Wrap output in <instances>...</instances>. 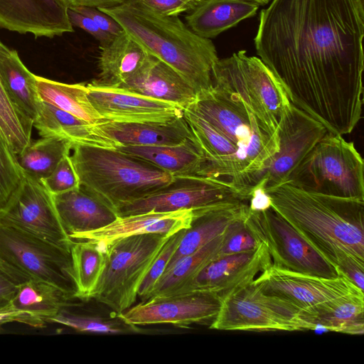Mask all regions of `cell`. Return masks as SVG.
Segmentation results:
<instances>
[{"label":"cell","instance_id":"d6a6232c","mask_svg":"<svg viewBox=\"0 0 364 364\" xmlns=\"http://www.w3.org/2000/svg\"><path fill=\"white\" fill-rule=\"evenodd\" d=\"M73 299L70 294L49 283L28 279L18 285L10 309L26 312L48 322Z\"/></svg>","mask_w":364,"mask_h":364},{"label":"cell","instance_id":"cb8c5ba5","mask_svg":"<svg viewBox=\"0 0 364 364\" xmlns=\"http://www.w3.org/2000/svg\"><path fill=\"white\" fill-rule=\"evenodd\" d=\"M33 126L41 137H60L74 144L117 149L119 144L97 124L83 121L55 106L41 100Z\"/></svg>","mask_w":364,"mask_h":364},{"label":"cell","instance_id":"7bdbcfd3","mask_svg":"<svg viewBox=\"0 0 364 364\" xmlns=\"http://www.w3.org/2000/svg\"><path fill=\"white\" fill-rule=\"evenodd\" d=\"M151 11L162 16H178L190 11L198 2L195 0H134Z\"/></svg>","mask_w":364,"mask_h":364},{"label":"cell","instance_id":"603a6c76","mask_svg":"<svg viewBox=\"0 0 364 364\" xmlns=\"http://www.w3.org/2000/svg\"><path fill=\"white\" fill-rule=\"evenodd\" d=\"M248 208V201H238L195 212L191 225L186 229L164 272L183 257L222 235L230 224L244 218Z\"/></svg>","mask_w":364,"mask_h":364},{"label":"cell","instance_id":"5b68a950","mask_svg":"<svg viewBox=\"0 0 364 364\" xmlns=\"http://www.w3.org/2000/svg\"><path fill=\"white\" fill-rule=\"evenodd\" d=\"M70 159L80 185L118 206L146 197L174 177L153 164L118 149L73 144Z\"/></svg>","mask_w":364,"mask_h":364},{"label":"cell","instance_id":"f6af8a7d","mask_svg":"<svg viewBox=\"0 0 364 364\" xmlns=\"http://www.w3.org/2000/svg\"><path fill=\"white\" fill-rule=\"evenodd\" d=\"M68 17L73 26L79 27L91 34L100 41V45L110 41L114 36L100 28L89 17L74 11L68 7Z\"/></svg>","mask_w":364,"mask_h":364},{"label":"cell","instance_id":"2e32d148","mask_svg":"<svg viewBox=\"0 0 364 364\" xmlns=\"http://www.w3.org/2000/svg\"><path fill=\"white\" fill-rule=\"evenodd\" d=\"M0 220L69 249L73 242L61 225L53 195L26 173Z\"/></svg>","mask_w":364,"mask_h":364},{"label":"cell","instance_id":"d4e9b609","mask_svg":"<svg viewBox=\"0 0 364 364\" xmlns=\"http://www.w3.org/2000/svg\"><path fill=\"white\" fill-rule=\"evenodd\" d=\"M259 6L250 0H200L186 20L193 33L210 39L255 16Z\"/></svg>","mask_w":364,"mask_h":364},{"label":"cell","instance_id":"11a10c76","mask_svg":"<svg viewBox=\"0 0 364 364\" xmlns=\"http://www.w3.org/2000/svg\"><path fill=\"white\" fill-rule=\"evenodd\" d=\"M363 1H364V0H363Z\"/></svg>","mask_w":364,"mask_h":364},{"label":"cell","instance_id":"f5cc1de1","mask_svg":"<svg viewBox=\"0 0 364 364\" xmlns=\"http://www.w3.org/2000/svg\"><path fill=\"white\" fill-rule=\"evenodd\" d=\"M2 324H0V329H1V326Z\"/></svg>","mask_w":364,"mask_h":364},{"label":"cell","instance_id":"7a4b0ae2","mask_svg":"<svg viewBox=\"0 0 364 364\" xmlns=\"http://www.w3.org/2000/svg\"><path fill=\"white\" fill-rule=\"evenodd\" d=\"M215 130L213 151L217 176L246 196L251 180L279 151L277 132L259 119L237 96L212 87L187 109Z\"/></svg>","mask_w":364,"mask_h":364},{"label":"cell","instance_id":"3957f363","mask_svg":"<svg viewBox=\"0 0 364 364\" xmlns=\"http://www.w3.org/2000/svg\"><path fill=\"white\" fill-rule=\"evenodd\" d=\"M265 191L271 207L333 266L346 253L364 259V200L307 191L289 182Z\"/></svg>","mask_w":364,"mask_h":364},{"label":"cell","instance_id":"8992f818","mask_svg":"<svg viewBox=\"0 0 364 364\" xmlns=\"http://www.w3.org/2000/svg\"><path fill=\"white\" fill-rule=\"evenodd\" d=\"M364 162L353 142L328 132L287 181L307 191L364 200Z\"/></svg>","mask_w":364,"mask_h":364},{"label":"cell","instance_id":"9a60e30c","mask_svg":"<svg viewBox=\"0 0 364 364\" xmlns=\"http://www.w3.org/2000/svg\"><path fill=\"white\" fill-rule=\"evenodd\" d=\"M220 307V300L215 294L191 291L151 296L118 316L132 326L169 323L186 328L193 323L210 324Z\"/></svg>","mask_w":364,"mask_h":364},{"label":"cell","instance_id":"d590c367","mask_svg":"<svg viewBox=\"0 0 364 364\" xmlns=\"http://www.w3.org/2000/svg\"><path fill=\"white\" fill-rule=\"evenodd\" d=\"M33 122L14 105L0 78V136L16 155L31 142Z\"/></svg>","mask_w":364,"mask_h":364},{"label":"cell","instance_id":"60d3db41","mask_svg":"<svg viewBox=\"0 0 364 364\" xmlns=\"http://www.w3.org/2000/svg\"><path fill=\"white\" fill-rule=\"evenodd\" d=\"M70 155L65 156L52 173L41 181L52 195L66 192L80 186Z\"/></svg>","mask_w":364,"mask_h":364},{"label":"cell","instance_id":"6da1fadb","mask_svg":"<svg viewBox=\"0 0 364 364\" xmlns=\"http://www.w3.org/2000/svg\"><path fill=\"white\" fill-rule=\"evenodd\" d=\"M364 1L272 0L254 38L290 102L333 134L361 118Z\"/></svg>","mask_w":364,"mask_h":364},{"label":"cell","instance_id":"83f0119b","mask_svg":"<svg viewBox=\"0 0 364 364\" xmlns=\"http://www.w3.org/2000/svg\"><path fill=\"white\" fill-rule=\"evenodd\" d=\"M118 149L144 159L174 178L195 176L203 158L191 137L181 144L161 146H119Z\"/></svg>","mask_w":364,"mask_h":364},{"label":"cell","instance_id":"4316f807","mask_svg":"<svg viewBox=\"0 0 364 364\" xmlns=\"http://www.w3.org/2000/svg\"><path fill=\"white\" fill-rule=\"evenodd\" d=\"M97 125L119 146L174 145L191 137L190 128L183 117L166 122L108 121Z\"/></svg>","mask_w":364,"mask_h":364},{"label":"cell","instance_id":"44dd1931","mask_svg":"<svg viewBox=\"0 0 364 364\" xmlns=\"http://www.w3.org/2000/svg\"><path fill=\"white\" fill-rule=\"evenodd\" d=\"M194 215L193 210H182L118 216L112 223L102 228L75 235L70 239L95 241L106 248L116 240L132 235L156 233L171 236L182 229L188 228Z\"/></svg>","mask_w":364,"mask_h":364},{"label":"cell","instance_id":"d6986e66","mask_svg":"<svg viewBox=\"0 0 364 364\" xmlns=\"http://www.w3.org/2000/svg\"><path fill=\"white\" fill-rule=\"evenodd\" d=\"M64 0H0V27L53 38L73 31Z\"/></svg>","mask_w":364,"mask_h":364},{"label":"cell","instance_id":"4dcf8cb0","mask_svg":"<svg viewBox=\"0 0 364 364\" xmlns=\"http://www.w3.org/2000/svg\"><path fill=\"white\" fill-rule=\"evenodd\" d=\"M36 84L41 100L92 124L108 122L91 104L87 85L67 84L38 75H36Z\"/></svg>","mask_w":364,"mask_h":364},{"label":"cell","instance_id":"1f68e13d","mask_svg":"<svg viewBox=\"0 0 364 364\" xmlns=\"http://www.w3.org/2000/svg\"><path fill=\"white\" fill-rule=\"evenodd\" d=\"M223 239V233L163 273L156 282L150 297L191 291L193 283L200 272L216 257Z\"/></svg>","mask_w":364,"mask_h":364},{"label":"cell","instance_id":"c3c4849f","mask_svg":"<svg viewBox=\"0 0 364 364\" xmlns=\"http://www.w3.org/2000/svg\"><path fill=\"white\" fill-rule=\"evenodd\" d=\"M248 205L252 211H263L271 208V200L264 189L256 187L250 193Z\"/></svg>","mask_w":364,"mask_h":364},{"label":"cell","instance_id":"7c38bea8","mask_svg":"<svg viewBox=\"0 0 364 364\" xmlns=\"http://www.w3.org/2000/svg\"><path fill=\"white\" fill-rule=\"evenodd\" d=\"M247 201L229 183L208 177H177L166 187L146 197L116 208L118 216L148 212H194L227 203Z\"/></svg>","mask_w":364,"mask_h":364},{"label":"cell","instance_id":"816d5d0a","mask_svg":"<svg viewBox=\"0 0 364 364\" xmlns=\"http://www.w3.org/2000/svg\"><path fill=\"white\" fill-rule=\"evenodd\" d=\"M250 1H252L254 2H256L257 4H258L259 6H262V5H265L267 4V3H269L270 1L272 0H250Z\"/></svg>","mask_w":364,"mask_h":364},{"label":"cell","instance_id":"e0dca14e","mask_svg":"<svg viewBox=\"0 0 364 364\" xmlns=\"http://www.w3.org/2000/svg\"><path fill=\"white\" fill-rule=\"evenodd\" d=\"M90 101L97 112L109 122L122 123L166 122L183 117L181 107L118 86L93 82L87 85Z\"/></svg>","mask_w":364,"mask_h":364},{"label":"cell","instance_id":"52a82bcc","mask_svg":"<svg viewBox=\"0 0 364 364\" xmlns=\"http://www.w3.org/2000/svg\"><path fill=\"white\" fill-rule=\"evenodd\" d=\"M169 237L141 234L109 244L105 266L91 298L108 306L117 316L132 307L144 278Z\"/></svg>","mask_w":364,"mask_h":364},{"label":"cell","instance_id":"836d02e7","mask_svg":"<svg viewBox=\"0 0 364 364\" xmlns=\"http://www.w3.org/2000/svg\"><path fill=\"white\" fill-rule=\"evenodd\" d=\"M70 254L75 298L91 299L105 266L106 248L92 240H73Z\"/></svg>","mask_w":364,"mask_h":364},{"label":"cell","instance_id":"277c9868","mask_svg":"<svg viewBox=\"0 0 364 364\" xmlns=\"http://www.w3.org/2000/svg\"><path fill=\"white\" fill-rule=\"evenodd\" d=\"M98 9L113 18L149 54L178 73L198 95L212 88L213 68L218 60L216 48L178 16L154 13L134 0Z\"/></svg>","mask_w":364,"mask_h":364},{"label":"cell","instance_id":"7dc6e473","mask_svg":"<svg viewBox=\"0 0 364 364\" xmlns=\"http://www.w3.org/2000/svg\"><path fill=\"white\" fill-rule=\"evenodd\" d=\"M19 322L35 328H43L46 321L21 311L10 310L0 312V324Z\"/></svg>","mask_w":364,"mask_h":364},{"label":"cell","instance_id":"9c48e42d","mask_svg":"<svg viewBox=\"0 0 364 364\" xmlns=\"http://www.w3.org/2000/svg\"><path fill=\"white\" fill-rule=\"evenodd\" d=\"M0 259L27 279L55 285L75 298L70 249L0 220Z\"/></svg>","mask_w":364,"mask_h":364},{"label":"cell","instance_id":"4fadbf2b","mask_svg":"<svg viewBox=\"0 0 364 364\" xmlns=\"http://www.w3.org/2000/svg\"><path fill=\"white\" fill-rule=\"evenodd\" d=\"M318 120L292 104L287 103L278 121L279 151L267 168L252 179L250 189L264 191L285 183L292 171L328 132Z\"/></svg>","mask_w":364,"mask_h":364},{"label":"cell","instance_id":"ac0fdd59","mask_svg":"<svg viewBox=\"0 0 364 364\" xmlns=\"http://www.w3.org/2000/svg\"><path fill=\"white\" fill-rule=\"evenodd\" d=\"M272 264L264 242L254 251L215 257L198 274L191 291L214 294L221 300L247 284Z\"/></svg>","mask_w":364,"mask_h":364},{"label":"cell","instance_id":"8d00e7d4","mask_svg":"<svg viewBox=\"0 0 364 364\" xmlns=\"http://www.w3.org/2000/svg\"><path fill=\"white\" fill-rule=\"evenodd\" d=\"M48 322L63 324L81 332L103 333H124L134 332L138 328L123 321L118 316L115 319H107L95 316L78 314L70 311L66 306Z\"/></svg>","mask_w":364,"mask_h":364},{"label":"cell","instance_id":"ee69618b","mask_svg":"<svg viewBox=\"0 0 364 364\" xmlns=\"http://www.w3.org/2000/svg\"><path fill=\"white\" fill-rule=\"evenodd\" d=\"M69 8L90 18L100 28L112 36H117L124 31L113 18L97 7L78 6Z\"/></svg>","mask_w":364,"mask_h":364},{"label":"cell","instance_id":"f1b7e54d","mask_svg":"<svg viewBox=\"0 0 364 364\" xmlns=\"http://www.w3.org/2000/svg\"><path fill=\"white\" fill-rule=\"evenodd\" d=\"M0 78L14 105L33 122L41 101L33 74L21 60L18 53L0 40Z\"/></svg>","mask_w":364,"mask_h":364},{"label":"cell","instance_id":"30bf717a","mask_svg":"<svg viewBox=\"0 0 364 364\" xmlns=\"http://www.w3.org/2000/svg\"><path fill=\"white\" fill-rule=\"evenodd\" d=\"M210 328L223 331H295L314 330L301 312L263 293L253 281L225 296Z\"/></svg>","mask_w":364,"mask_h":364},{"label":"cell","instance_id":"bcb514c9","mask_svg":"<svg viewBox=\"0 0 364 364\" xmlns=\"http://www.w3.org/2000/svg\"><path fill=\"white\" fill-rule=\"evenodd\" d=\"M19 283L21 282L0 267V312L11 310V302Z\"/></svg>","mask_w":364,"mask_h":364},{"label":"cell","instance_id":"8fae6325","mask_svg":"<svg viewBox=\"0 0 364 364\" xmlns=\"http://www.w3.org/2000/svg\"><path fill=\"white\" fill-rule=\"evenodd\" d=\"M245 221L266 245L273 266L324 278L338 277L336 267L272 207L263 211L248 208Z\"/></svg>","mask_w":364,"mask_h":364},{"label":"cell","instance_id":"ab89813d","mask_svg":"<svg viewBox=\"0 0 364 364\" xmlns=\"http://www.w3.org/2000/svg\"><path fill=\"white\" fill-rule=\"evenodd\" d=\"M186 229H182L171 235L162 247L139 288L138 296L141 301L150 297L156 282L164 272L171 256L178 246Z\"/></svg>","mask_w":364,"mask_h":364},{"label":"cell","instance_id":"f907efd6","mask_svg":"<svg viewBox=\"0 0 364 364\" xmlns=\"http://www.w3.org/2000/svg\"><path fill=\"white\" fill-rule=\"evenodd\" d=\"M0 267L5 270L7 273L14 277L16 279H17L19 282H23L28 279L22 275L21 273L14 270L9 265H7L5 262H4L1 259H0Z\"/></svg>","mask_w":364,"mask_h":364},{"label":"cell","instance_id":"681fc988","mask_svg":"<svg viewBox=\"0 0 364 364\" xmlns=\"http://www.w3.org/2000/svg\"><path fill=\"white\" fill-rule=\"evenodd\" d=\"M69 6H87L97 8L110 7L120 4L127 0H64Z\"/></svg>","mask_w":364,"mask_h":364},{"label":"cell","instance_id":"ba28073f","mask_svg":"<svg viewBox=\"0 0 364 364\" xmlns=\"http://www.w3.org/2000/svg\"><path fill=\"white\" fill-rule=\"evenodd\" d=\"M213 87L240 98L272 130L277 132L278 121L289 100L282 86L257 57L246 50L219 59L212 71Z\"/></svg>","mask_w":364,"mask_h":364},{"label":"cell","instance_id":"db71d44e","mask_svg":"<svg viewBox=\"0 0 364 364\" xmlns=\"http://www.w3.org/2000/svg\"><path fill=\"white\" fill-rule=\"evenodd\" d=\"M195 1H199L200 0H195Z\"/></svg>","mask_w":364,"mask_h":364},{"label":"cell","instance_id":"74e56055","mask_svg":"<svg viewBox=\"0 0 364 364\" xmlns=\"http://www.w3.org/2000/svg\"><path fill=\"white\" fill-rule=\"evenodd\" d=\"M23 176L16 154L0 136V213L8 205Z\"/></svg>","mask_w":364,"mask_h":364},{"label":"cell","instance_id":"484cf974","mask_svg":"<svg viewBox=\"0 0 364 364\" xmlns=\"http://www.w3.org/2000/svg\"><path fill=\"white\" fill-rule=\"evenodd\" d=\"M149 54L124 31L108 43L100 45L98 78L92 82L105 86H119L143 65Z\"/></svg>","mask_w":364,"mask_h":364},{"label":"cell","instance_id":"f546056e","mask_svg":"<svg viewBox=\"0 0 364 364\" xmlns=\"http://www.w3.org/2000/svg\"><path fill=\"white\" fill-rule=\"evenodd\" d=\"M302 317L316 328L359 335L364 332V293L351 294L326 301Z\"/></svg>","mask_w":364,"mask_h":364},{"label":"cell","instance_id":"7402d4cb","mask_svg":"<svg viewBox=\"0 0 364 364\" xmlns=\"http://www.w3.org/2000/svg\"><path fill=\"white\" fill-rule=\"evenodd\" d=\"M118 87L175 104L183 109L188 108L198 95L178 73L150 54L134 75Z\"/></svg>","mask_w":364,"mask_h":364},{"label":"cell","instance_id":"b9f144b4","mask_svg":"<svg viewBox=\"0 0 364 364\" xmlns=\"http://www.w3.org/2000/svg\"><path fill=\"white\" fill-rule=\"evenodd\" d=\"M338 272L345 276L360 289H364V259L352 254L340 256L334 264Z\"/></svg>","mask_w":364,"mask_h":364},{"label":"cell","instance_id":"ffe728a7","mask_svg":"<svg viewBox=\"0 0 364 364\" xmlns=\"http://www.w3.org/2000/svg\"><path fill=\"white\" fill-rule=\"evenodd\" d=\"M53 198L61 225L70 238L102 228L118 217L112 205L82 185L53 195Z\"/></svg>","mask_w":364,"mask_h":364},{"label":"cell","instance_id":"f35d334b","mask_svg":"<svg viewBox=\"0 0 364 364\" xmlns=\"http://www.w3.org/2000/svg\"><path fill=\"white\" fill-rule=\"evenodd\" d=\"M245 216L230 224L225 230L216 257L251 252L259 247L261 242L256 238L246 224Z\"/></svg>","mask_w":364,"mask_h":364},{"label":"cell","instance_id":"5bb4252c","mask_svg":"<svg viewBox=\"0 0 364 364\" xmlns=\"http://www.w3.org/2000/svg\"><path fill=\"white\" fill-rule=\"evenodd\" d=\"M253 283L265 294L287 302L301 315L333 299L364 293L339 272L335 278H324L279 269L272 264Z\"/></svg>","mask_w":364,"mask_h":364},{"label":"cell","instance_id":"e575fe53","mask_svg":"<svg viewBox=\"0 0 364 364\" xmlns=\"http://www.w3.org/2000/svg\"><path fill=\"white\" fill-rule=\"evenodd\" d=\"M73 144L64 138L41 137L31 141L16 159L24 173L41 181L52 173L65 156L70 154Z\"/></svg>","mask_w":364,"mask_h":364}]
</instances>
